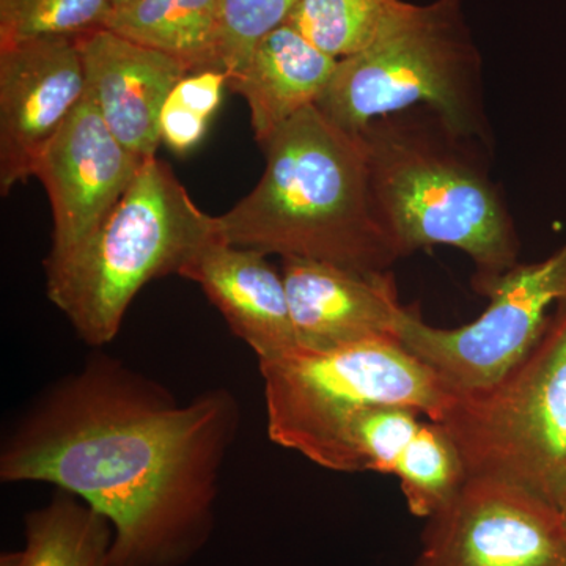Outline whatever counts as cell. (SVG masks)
<instances>
[{
  "label": "cell",
  "mask_w": 566,
  "mask_h": 566,
  "mask_svg": "<svg viewBox=\"0 0 566 566\" xmlns=\"http://www.w3.org/2000/svg\"><path fill=\"white\" fill-rule=\"evenodd\" d=\"M241 406L227 387L181 403L96 352L33 398L0 447V482L50 483L114 527L107 566H182L210 542Z\"/></svg>",
  "instance_id": "1"
},
{
  "label": "cell",
  "mask_w": 566,
  "mask_h": 566,
  "mask_svg": "<svg viewBox=\"0 0 566 566\" xmlns=\"http://www.w3.org/2000/svg\"><path fill=\"white\" fill-rule=\"evenodd\" d=\"M262 150L266 167L259 185L216 216L221 240L359 273H385L405 259L376 207L359 134L308 106Z\"/></svg>",
  "instance_id": "2"
},
{
  "label": "cell",
  "mask_w": 566,
  "mask_h": 566,
  "mask_svg": "<svg viewBox=\"0 0 566 566\" xmlns=\"http://www.w3.org/2000/svg\"><path fill=\"white\" fill-rule=\"evenodd\" d=\"M359 136L376 207L403 256L455 248L475 264L472 286L520 263L515 221L490 172L493 145L428 107L376 118Z\"/></svg>",
  "instance_id": "3"
},
{
  "label": "cell",
  "mask_w": 566,
  "mask_h": 566,
  "mask_svg": "<svg viewBox=\"0 0 566 566\" xmlns=\"http://www.w3.org/2000/svg\"><path fill=\"white\" fill-rule=\"evenodd\" d=\"M218 237L216 216L193 202L169 164L147 159L80 251L44 268L46 294L92 348L112 344L129 305L148 283L180 275Z\"/></svg>",
  "instance_id": "4"
},
{
  "label": "cell",
  "mask_w": 566,
  "mask_h": 566,
  "mask_svg": "<svg viewBox=\"0 0 566 566\" xmlns=\"http://www.w3.org/2000/svg\"><path fill=\"white\" fill-rule=\"evenodd\" d=\"M463 2L411 3L368 50L338 61L315 106L353 134L376 118L428 107L458 133L493 145L482 55L465 22Z\"/></svg>",
  "instance_id": "5"
},
{
  "label": "cell",
  "mask_w": 566,
  "mask_h": 566,
  "mask_svg": "<svg viewBox=\"0 0 566 566\" xmlns=\"http://www.w3.org/2000/svg\"><path fill=\"white\" fill-rule=\"evenodd\" d=\"M469 475L526 488L566 513V301L532 352L494 386L453 395L441 422Z\"/></svg>",
  "instance_id": "6"
},
{
  "label": "cell",
  "mask_w": 566,
  "mask_h": 566,
  "mask_svg": "<svg viewBox=\"0 0 566 566\" xmlns=\"http://www.w3.org/2000/svg\"><path fill=\"white\" fill-rule=\"evenodd\" d=\"M271 441L304 458L371 406H403L441 422L453 400L434 370L398 340L297 349L259 364Z\"/></svg>",
  "instance_id": "7"
},
{
  "label": "cell",
  "mask_w": 566,
  "mask_h": 566,
  "mask_svg": "<svg viewBox=\"0 0 566 566\" xmlns=\"http://www.w3.org/2000/svg\"><path fill=\"white\" fill-rule=\"evenodd\" d=\"M474 290L490 304L472 323L436 327L419 308L405 307L398 326V340L453 395L494 386L538 344L551 315L566 301V243L542 262L517 263Z\"/></svg>",
  "instance_id": "8"
},
{
  "label": "cell",
  "mask_w": 566,
  "mask_h": 566,
  "mask_svg": "<svg viewBox=\"0 0 566 566\" xmlns=\"http://www.w3.org/2000/svg\"><path fill=\"white\" fill-rule=\"evenodd\" d=\"M415 566H566L565 515L509 480L468 475L428 517Z\"/></svg>",
  "instance_id": "9"
},
{
  "label": "cell",
  "mask_w": 566,
  "mask_h": 566,
  "mask_svg": "<svg viewBox=\"0 0 566 566\" xmlns=\"http://www.w3.org/2000/svg\"><path fill=\"white\" fill-rule=\"evenodd\" d=\"M144 163L112 134L85 96L41 153L33 170L50 197L54 222L51 252L43 268L57 266L87 243Z\"/></svg>",
  "instance_id": "10"
},
{
  "label": "cell",
  "mask_w": 566,
  "mask_h": 566,
  "mask_svg": "<svg viewBox=\"0 0 566 566\" xmlns=\"http://www.w3.org/2000/svg\"><path fill=\"white\" fill-rule=\"evenodd\" d=\"M80 43L39 36L0 44V191L33 177L52 137L85 98Z\"/></svg>",
  "instance_id": "11"
},
{
  "label": "cell",
  "mask_w": 566,
  "mask_h": 566,
  "mask_svg": "<svg viewBox=\"0 0 566 566\" xmlns=\"http://www.w3.org/2000/svg\"><path fill=\"white\" fill-rule=\"evenodd\" d=\"M282 275L301 348L331 349L360 342L398 340L405 305L390 271L359 273L316 260L285 256Z\"/></svg>",
  "instance_id": "12"
},
{
  "label": "cell",
  "mask_w": 566,
  "mask_h": 566,
  "mask_svg": "<svg viewBox=\"0 0 566 566\" xmlns=\"http://www.w3.org/2000/svg\"><path fill=\"white\" fill-rule=\"evenodd\" d=\"M84 66L85 96L107 128L139 158H156L164 104L188 73L163 52L123 39L109 29L77 39Z\"/></svg>",
  "instance_id": "13"
},
{
  "label": "cell",
  "mask_w": 566,
  "mask_h": 566,
  "mask_svg": "<svg viewBox=\"0 0 566 566\" xmlns=\"http://www.w3.org/2000/svg\"><path fill=\"white\" fill-rule=\"evenodd\" d=\"M266 253L212 238L182 268L180 277L202 289L232 333L260 363L282 359L301 349L282 271Z\"/></svg>",
  "instance_id": "14"
},
{
  "label": "cell",
  "mask_w": 566,
  "mask_h": 566,
  "mask_svg": "<svg viewBox=\"0 0 566 566\" xmlns=\"http://www.w3.org/2000/svg\"><path fill=\"white\" fill-rule=\"evenodd\" d=\"M337 63L286 22L255 44L229 88L248 103L260 147L294 115L318 103Z\"/></svg>",
  "instance_id": "15"
},
{
  "label": "cell",
  "mask_w": 566,
  "mask_h": 566,
  "mask_svg": "<svg viewBox=\"0 0 566 566\" xmlns=\"http://www.w3.org/2000/svg\"><path fill=\"white\" fill-rule=\"evenodd\" d=\"M223 22L226 0H133L112 11L106 29L197 73L222 70Z\"/></svg>",
  "instance_id": "16"
},
{
  "label": "cell",
  "mask_w": 566,
  "mask_h": 566,
  "mask_svg": "<svg viewBox=\"0 0 566 566\" xmlns=\"http://www.w3.org/2000/svg\"><path fill=\"white\" fill-rule=\"evenodd\" d=\"M114 527L106 516L69 491L25 515V546L2 556V566H107Z\"/></svg>",
  "instance_id": "17"
},
{
  "label": "cell",
  "mask_w": 566,
  "mask_h": 566,
  "mask_svg": "<svg viewBox=\"0 0 566 566\" xmlns=\"http://www.w3.org/2000/svg\"><path fill=\"white\" fill-rule=\"evenodd\" d=\"M403 0H300L286 24L342 61L368 50L405 17Z\"/></svg>",
  "instance_id": "18"
},
{
  "label": "cell",
  "mask_w": 566,
  "mask_h": 566,
  "mask_svg": "<svg viewBox=\"0 0 566 566\" xmlns=\"http://www.w3.org/2000/svg\"><path fill=\"white\" fill-rule=\"evenodd\" d=\"M111 0H0V44L39 36H73L106 29Z\"/></svg>",
  "instance_id": "19"
},
{
  "label": "cell",
  "mask_w": 566,
  "mask_h": 566,
  "mask_svg": "<svg viewBox=\"0 0 566 566\" xmlns=\"http://www.w3.org/2000/svg\"><path fill=\"white\" fill-rule=\"evenodd\" d=\"M297 2L300 0H226L221 62L229 80L244 69L253 48L264 35L285 24Z\"/></svg>",
  "instance_id": "20"
},
{
  "label": "cell",
  "mask_w": 566,
  "mask_h": 566,
  "mask_svg": "<svg viewBox=\"0 0 566 566\" xmlns=\"http://www.w3.org/2000/svg\"><path fill=\"white\" fill-rule=\"evenodd\" d=\"M229 87V76L222 70H205L186 74L170 96L211 122L222 104L223 91Z\"/></svg>",
  "instance_id": "21"
},
{
  "label": "cell",
  "mask_w": 566,
  "mask_h": 566,
  "mask_svg": "<svg viewBox=\"0 0 566 566\" xmlns=\"http://www.w3.org/2000/svg\"><path fill=\"white\" fill-rule=\"evenodd\" d=\"M208 126L210 120L175 102L172 96L164 104L159 118V134L161 142L177 155L196 150L207 136Z\"/></svg>",
  "instance_id": "22"
},
{
  "label": "cell",
  "mask_w": 566,
  "mask_h": 566,
  "mask_svg": "<svg viewBox=\"0 0 566 566\" xmlns=\"http://www.w3.org/2000/svg\"><path fill=\"white\" fill-rule=\"evenodd\" d=\"M129 2H133V0H111L112 7H114V9H120V7L128 6Z\"/></svg>",
  "instance_id": "23"
},
{
  "label": "cell",
  "mask_w": 566,
  "mask_h": 566,
  "mask_svg": "<svg viewBox=\"0 0 566 566\" xmlns=\"http://www.w3.org/2000/svg\"><path fill=\"white\" fill-rule=\"evenodd\" d=\"M565 521H566V513H565Z\"/></svg>",
  "instance_id": "24"
}]
</instances>
